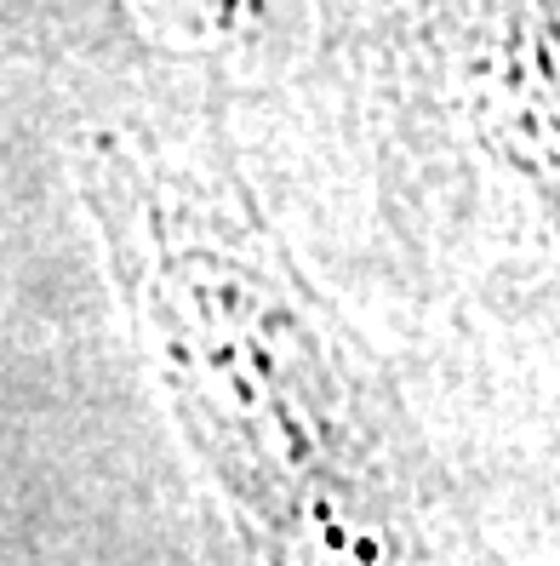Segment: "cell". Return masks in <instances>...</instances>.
<instances>
[{"mask_svg":"<svg viewBox=\"0 0 560 566\" xmlns=\"http://www.w3.org/2000/svg\"><path fill=\"white\" fill-rule=\"evenodd\" d=\"M57 160L235 566H504L412 384L263 207L201 57L131 29L75 75Z\"/></svg>","mask_w":560,"mask_h":566,"instance_id":"cell-1","label":"cell"},{"mask_svg":"<svg viewBox=\"0 0 560 566\" xmlns=\"http://www.w3.org/2000/svg\"><path fill=\"white\" fill-rule=\"evenodd\" d=\"M207 70L263 207L412 395L560 412V0H270Z\"/></svg>","mask_w":560,"mask_h":566,"instance_id":"cell-2","label":"cell"}]
</instances>
